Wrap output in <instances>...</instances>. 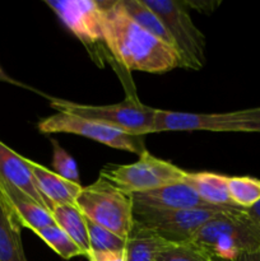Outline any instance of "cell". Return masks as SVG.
Instances as JSON below:
<instances>
[{
  "mask_svg": "<svg viewBox=\"0 0 260 261\" xmlns=\"http://www.w3.org/2000/svg\"><path fill=\"white\" fill-rule=\"evenodd\" d=\"M214 257L194 240L170 244L158 254L155 261H213Z\"/></svg>",
  "mask_w": 260,
  "mask_h": 261,
  "instance_id": "obj_22",
  "label": "cell"
},
{
  "mask_svg": "<svg viewBox=\"0 0 260 261\" xmlns=\"http://www.w3.org/2000/svg\"><path fill=\"white\" fill-rule=\"evenodd\" d=\"M183 3L188 9L193 8L198 12L206 13V14L214 12V9L221 4V2H217V0H191V2L190 0H183Z\"/></svg>",
  "mask_w": 260,
  "mask_h": 261,
  "instance_id": "obj_27",
  "label": "cell"
},
{
  "mask_svg": "<svg viewBox=\"0 0 260 261\" xmlns=\"http://www.w3.org/2000/svg\"><path fill=\"white\" fill-rule=\"evenodd\" d=\"M171 242L154 232L134 223L126 242V261H155L158 254Z\"/></svg>",
  "mask_w": 260,
  "mask_h": 261,
  "instance_id": "obj_16",
  "label": "cell"
},
{
  "mask_svg": "<svg viewBox=\"0 0 260 261\" xmlns=\"http://www.w3.org/2000/svg\"><path fill=\"white\" fill-rule=\"evenodd\" d=\"M37 127L42 134L61 133L81 135L107 147L127 150L139 155L147 150L144 145V137L142 135L129 134L117 127L64 112H56L46 119H42L38 122Z\"/></svg>",
  "mask_w": 260,
  "mask_h": 261,
  "instance_id": "obj_8",
  "label": "cell"
},
{
  "mask_svg": "<svg viewBox=\"0 0 260 261\" xmlns=\"http://www.w3.org/2000/svg\"><path fill=\"white\" fill-rule=\"evenodd\" d=\"M33 233L37 234L51 250H54L63 259L70 260L76 256H84L78 245L56 224H50L43 228L36 229Z\"/></svg>",
  "mask_w": 260,
  "mask_h": 261,
  "instance_id": "obj_21",
  "label": "cell"
},
{
  "mask_svg": "<svg viewBox=\"0 0 260 261\" xmlns=\"http://www.w3.org/2000/svg\"><path fill=\"white\" fill-rule=\"evenodd\" d=\"M239 133H260V107L236 111Z\"/></svg>",
  "mask_w": 260,
  "mask_h": 261,
  "instance_id": "obj_25",
  "label": "cell"
},
{
  "mask_svg": "<svg viewBox=\"0 0 260 261\" xmlns=\"http://www.w3.org/2000/svg\"><path fill=\"white\" fill-rule=\"evenodd\" d=\"M20 232L0 204V261H28Z\"/></svg>",
  "mask_w": 260,
  "mask_h": 261,
  "instance_id": "obj_19",
  "label": "cell"
},
{
  "mask_svg": "<svg viewBox=\"0 0 260 261\" xmlns=\"http://www.w3.org/2000/svg\"><path fill=\"white\" fill-rule=\"evenodd\" d=\"M186 173V171L173 163L154 157L145 150L134 163L105 166L99 172V177L111 182L124 193L133 195L171 184L183 182Z\"/></svg>",
  "mask_w": 260,
  "mask_h": 261,
  "instance_id": "obj_5",
  "label": "cell"
},
{
  "mask_svg": "<svg viewBox=\"0 0 260 261\" xmlns=\"http://www.w3.org/2000/svg\"><path fill=\"white\" fill-rule=\"evenodd\" d=\"M121 4L122 7H124V9L126 10L127 14H129L130 17L143 28V30L149 32L150 35L157 37L158 40H161L162 42L167 43V45L176 48L175 42H173L172 37H171V35L168 33L167 28L165 27V24H163V22L161 20V18L158 17L152 9H149V8L143 3V0H121ZM176 50H177V48H176Z\"/></svg>",
  "mask_w": 260,
  "mask_h": 261,
  "instance_id": "obj_18",
  "label": "cell"
},
{
  "mask_svg": "<svg viewBox=\"0 0 260 261\" xmlns=\"http://www.w3.org/2000/svg\"><path fill=\"white\" fill-rule=\"evenodd\" d=\"M0 178L15 186L40 205L53 213L54 206L42 195L30 167V160L22 157L0 140Z\"/></svg>",
  "mask_w": 260,
  "mask_h": 261,
  "instance_id": "obj_13",
  "label": "cell"
},
{
  "mask_svg": "<svg viewBox=\"0 0 260 261\" xmlns=\"http://www.w3.org/2000/svg\"><path fill=\"white\" fill-rule=\"evenodd\" d=\"M213 261H226V260H222V259H217V257H214Z\"/></svg>",
  "mask_w": 260,
  "mask_h": 261,
  "instance_id": "obj_31",
  "label": "cell"
},
{
  "mask_svg": "<svg viewBox=\"0 0 260 261\" xmlns=\"http://www.w3.org/2000/svg\"><path fill=\"white\" fill-rule=\"evenodd\" d=\"M0 204L18 228H28L32 232L55 224L50 211L33 200L15 186L0 178Z\"/></svg>",
  "mask_w": 260,
  "mask_h": 261,
  "instance_id": "obj_11",
  "label": "cell"
},
{
  "mask_svg": "<svg viewBox=\"0 0 260 261\" xmlns=\"http://www.w3.org/2000/svg\"><path fill=\"white\" fill-rule=\"evenodd\" d=\"M103 40L115 60L130 71L163 74L181 68L177 50L143 30L121 0L103 2Z\"/></svg>",
  "mask_w": 260,
  "mask_h": 261,
  "instance_id": "obj_1",
  "label": "cell"
},
{
  "mask_svg": "<svg viewBox=\"0 0 260 261\" xmlns=\"http://www.w3.org/2000/svg\"><path fill=\"white\" fill-rule=\"evenodd\" d=\"M233 209V208H231ZM228 209H154L134 205V223L154 232L171 244L193 240L196 232L211 219Z\"/></svg>",
  "mask_w": 260,
  "mask_h": 261,
  "instance_id": "obj_7",
  "label": "cell"
},
{
  "mask_svg": "<svg viewBox=\"0 0 260 261\" xmlns=\"http://www.w3.org/2000/svg\"><path fill=\"white\" fill-rule=\"evenodd\" d=\"M228 194L237 208L247 211L260 201V180L251 176H228Z\"/></svg>",
  "mask_w": 260,
  "mask_h": 261,
  "instance_id": "obj_20",
  "label": "cell"
},
{
  "mask_svg": "<svg viewBox=\"0 0 260 261\" xmlns=\"http://www.w3.org/2000/svg\"><path fill=\"white\" fill-rule=\"evenodd\" d=\"M204 132L239 133L236 111L223 114H195L157 110L152 133L165 132Z\"/></svg>",
  "mask_w": 260,
  "mask_h": 261,
  "instance_id": "obj_10",
  "label": "cell"
},
{
  "mask_svg": "<svg viewBox=\"0 0 260 261\" xmlns=\"http://www.w3.org/2000/svg\"><path fill=\"white\" fill-rule=\"evenodd\" d=\"M87 219V218H86ZM89 251H120L126 249V239L87 219Z\"/></svg>",
  "mask_w": 260,
  "mask_h": 261,
  "instance_id": "obj_23",
  "label": "cell"
},
{
  "mask_svg": "<svg viewBox=\"0 0 260 261\" xmlns=\"http://www.w3.org/2000/svg\"><path fill=\"white\" fill-rule=\"evenodd\" d=\"M86 257L89 261H126V250H120V251H89Z\"/></svg>",
  "mask_w": 260,
  "mask_h": 261,
  "instance_id": "obj_26",
  "label": "cell"
},
{
  "mask_svg": "<svg viewBox=\"0 0 260 261\" xmlns=\"http://www.w3.org/2000/svg\"><path fill=\"white\" fill-rule=\"evenodd\" d=\"M30 167L42 195L55 208L59 205H75L83 186L65 180L40 163L30 160ZM54 211V209H53Z\"/></svg>",
  "mask_w": 260,
  "mask_h": 261,
  "instance_id": "obj_14",
  "label": "cell"
},
{
  "mask_svg": "<svg viewBox=\"0 0 260 261\" xmlns=\"http://www.w3.org/2000/svg\"><path fill=\"white\" fill-rule=\"evenodd\" d=\"M53 218L56 226L60 227L83 251L84 256L89 252L87 219L76 205H59L53 211Z\"/></svg>",
  "mask_w": 260,
  "mask_h": 261,
  "instance_id": "obj_17",
  "label": "cell"
},
{
  "mask_svg": "<svg viewBox=\"0 0 260 261\" xmlns=\"http://www.w3.org/2000/svg\"><path fill=\"white\" fill-rule=\"evenodd\" d=\"M247 213H249V216L251 217L252 219H254V221H256L257 223L260 224V201L257 204H255L254 206H252V208H250V209H247Z\"/></svg>",
  "mask_w": 260,
  "mask_h": 261,
  "instance_id": "obj_30",
  "label": "cell"
},
{
  "mask_svg": "<svg viewBox=\"0 0 260 261\" xmlns=\"http://www.w3.org/2000/svg\"><path fill=\"white\" fill-rule=\"evenodd\" d=\"M152 9L175 42L181 58V68L199 70L205 64V37L194 24L183 0H143Z\"/></svg>",
  "mask_w": 260,
  "mask_h": 261,
  "instance_id": "obj_6",
  "label": "cell"
},
{
  "mask_svg": "<svg viewBox=\"0 0 260 261\" xmlns=\"http://www.w3.org/2000/svg\"><path fill=\"white\" fill-rule=\"evenodd\" d=\"M193 240L213 257L236 261L240 255L260 249V224L245 209H228L204 224Z\"/></svg>",
  "mask_w": 260,
  "mask_h": 261,
  "instance_id": "obj_2",
  "label": "cell"
},
{
  "mask_svg": "<svg viewBox=\"0 0 260 261\" xmlns=\"http://www.w3.org/2000/svg\"><path fill=\"white\" fill-rule=\"evenodd\" d=\"M185 182L214 208H237L228 194V176L214 172H188ZM241 209V208H240Z\"/></svg>",
  "mask_w": 260,
  "mask_h": 261,
  "instance_id": "obj_15",
  "label": "cell"
},
{
  "mask_svg": "<svg viewBox=\"0 0 260 261\" xmlns=\"http://www.w3.org/2000/svg\"><path fill=\"white\" fill-rule=\"evenodd\" d=\"M50 106L58 112L94 120L110 126L117 127L133 135L152 134L157 109L145 106L135 98H126L115 105L93 106L82 105L65 99L50 98Z\"/></svg>",
  "mask_w": 260,
  "mask_h": 261,
  "instance_id": "obj_4",
  "label": "cell"
},
{
  "mask_svg": "<svg viewBox=\"0 0 260 261\" xmlns=\"http://www.w3.org/2000/svg\"><path fill=\"white\" fill-rule=\"evenodd\" d=\"M59 19L75 37L82 41L88 53H97L103 40V2L96 0H45Z\"/></svg>",
  "mask_w": 260,
  "mask_h": 261,
  "instance_id": "obj_9",
  "label": "cell"
},
{
  "mask_svg": "<svg viewBox=\"0 0 260 261\" xmlns=\"http://www.w3.org/2000/svg\"><path fill=\"white\" fill-rule=\"evenodd\" d=\"M0 82H4V83H9V84H14V86H19V87H24V88H28L25 84L20 83V82L15 81V79H13L12 76L8 75L7 71L4 70V69L0 66Z\"/></svg>",
  "mask_w": 260,
  "mask_h": 261,
  "instance_id": "obj_28",
  "label": "cell"
},
{
  "mask_svg": "<svg viewBox=\"0 0 260 261\" xmlns=\"http://www.w3.org/2000/svg\"><path fill=\"white\" fill-rule=\"evenodd\" d=\"M51 145H53L54 172L65 180L81 185V175L75 160L59 144L58 140L51 139Z\"/></svg>",
  "mask_w": 260,
  "mask_h": 261,
  "instance_id": "obj_24",
  "label": "cell"
},
{
  "mask_svg": "<svg viewBox=\"0 0 260 261\" xmlns=\"http://www.w3.org/2000/svg\"><path fill=\"white\" fill-rule=\"evenodd\" d=\"M236 261H260V249L255 250V251L245 252V254L240 255L239 259Z\"/></svg>",
  "mask_w": 260,
  "mask_h": 261,
  "instance_id": "obj_29",
  "label": "cell"
},
{
  "mask_svg": "<svg viewBox=\"0 0 260 261\" xmlns=\"http://www.w3.org/2000/svg\"><path fill=\"white\" fill-rule=\"evenodd\" d=\"M132 199L134 205L154 209H209V211L222 209L214 208L213 205L204 201L185 181L171 184L144 193L133 194Z\"/></svg>",
  "mask_w": 260,
  "mask_h": 261,
  "instance_id": "obj_12",
  "label": "cell"
},
{
  "mask_svg": "<svg viewBox=\"0 0 260 261\" xmlns=\"http://www.w3.org/2000/svg\"><path fill=\"white\" fill-rule=\"evenodd\" d=\"M75 205L88 221L126 239L134 227L132 195L99 177L83 188Z\"/></svg>",
  "mask_w": 260,
  "mask_h": 261,
  "instance_id": "obj_3",
  "label": "cell"
}]
</instances>
